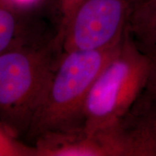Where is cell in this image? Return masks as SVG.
Listing matches in <instances>:
<instances>
[{"label":"cell","instance_id":"obj_4","mask_svg":"<svg viewBox=\"0 0 156 156\" xmlns=\"http://www.w3.org/2000/svg\"><path fill=\"white\" fill-rule=\"evenodd\" d=\"M131 8L129 0H83L58 35L63 51L103 50L120 44Z\"/></svg>","mask_w":156,"mask_h":156},{"label":"cell","instance_id":"obj_5","mask_svg":"<svg viewBox=\"0 0 156 156\" xmlns=\"http://www.w3.org/2000/svg\"><path fill=\"white\" fill-rule=\"evenodd\" d=\"M128 30L143 49H156V0H140L132 5Z\"/></svg>","mask_w":156,"mask_h":156},{"label":"cell","instance_id":"obj_7","mask_svg":"<svg viewBox=\"0 0 156 156\" xmlns=\"http://www.w3.org/2000/svg\"><path fill=\"white\" fill-rule=\"evenodd\" d=\"M0 156H39L37 147L21 142L10 129L0 123Z\"/></svg>","mask_w":156,"mask_h":156},{"label":"cell","instance_id":"obj_11","mask_svg":"<svg viewBox=\"0 0 156 156\" xmlns=\"http://www.w3.org/2000/svg\"><path fill=\"white\" fill-rule=\"evenodd\" d=\"M130 1V3H131V5H134L135 3H137V2H139L140 0H129Z\"/></svg>","mask_w":156,"mask_h":156},{"label":"cell","instance_id":"obj_1","mask_svg":"<svg viewBox=\"0 0 156 156\" xmlns=\"http://www.w3.org/2000/svg\"><path fill=\"white\" fill-rule=\"evenodd\" d=\"M30 41L0 54V123L17 137L26 135L55 71L56 46Z\"/></svg>","mask_w":156,"mask_h":156},{"label":"cell","instance_id":"obj_10","mask_svg":"<svg viewBox=\"0 0 156 156\" xmlns=\"http://www.w3.org/2000/svg\"><path fill=\"white\" fill-rule=\"evenodd\" d=\"M7 1L18 9L24 10L36 5V3H37L39 0H7Z\"/></svg>","mask_w":156,"mask_h":156},{"label":"cell","instance_id":"obj_9","mask_svg":"<svg viewBox=\"0 0 156 156\" xmlns=\"http://www.w3.org/2000/svg\"><path fill=\"white\" fill-rule=\"evenodd\" d=\"M83 0H61L62 12V27L71 17L79 5Z\"/></svg>","mask_w":156,"mask_h":156},{"label":"cell","instance_id":"obj_2","mask_svg":"<svg viewBox=\"0 0 156 156\" xmlns=\"http://www.w3.org/2000/svg\"><path fill=\"white\" fill-rule=\"evenodd\" d=\"M119 46L103 50L63 53L30 123L26 134L29 139L38 140L63 135L71 132L76 123L83 122L89 90Z\"/></svg>","mask_w":156,"mask_h":156},{"label":"cell","instance_id":"obj_8","mask_svg":"<svg viewBox=\"0 0 156 156\" xmlns=\"http://www.w3.org/2000/svg\"><path fill=\"white\" fill-rule=\"evenodd\" d=\"M143 49V48H142ZM150 56L151 69L148 80L146 85L145 90L147 92L149 97L156 98V49H143Z\"/></svg>","mask_w":156,"mask_h":156},{"label":"cell","instance_id":"obj_3","mask_svg":"<svg viewBox=\"0 0 156 156\" xmlns=\"http://www.w3.org/2000/svg\"><path fill=\"white\" fill-rule=\"evenodd\" d=\"M150 56L128 26L120 46L96 77L85 101L83 133L90 135L120 122L145 90Z\"/></svg>","mask_w":156,"mask_h":156},{"label":"cell","instance_id":"obj_6","mask_svg":"<svg viewBox=\"0 0 156 156\" xmlns=\"http://www.w3.org/2000/svg\"><path fill=\"white\" fill-rule=\"evenodd\" d=\"M23 11L7 0H0V54L15 46L33 41L28 36Z\"/></svg>","mask_w":156,"mask_h":156}]
</instances>
